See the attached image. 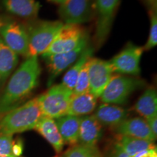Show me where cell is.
<instances>
[{
    "instance_id": "obj_24",
    "label": "cell",
    "mask_w": 157,
    "mask_h": 157,
    "mask_svg": "<svg viewBox=\"0 0 157 157\" xmlns=\"http://www.w3.org/2000/svg\"><path fill=\"white\" fill-rule=\"evenodd\" d=\"M63 157H103V154L97 146L76 143L71 146Z\"/></svg>"
},
{
    "instance_id": "obj_34",
    "label": "cell",
    "mask_w": 157,
    "mask_h": 157,
    "mask_svg": "<svg viewBox=\"0 0 157 157\" xmlns=\"http://www.w3.org/2000/svg\"><path fill=\"white\" fill-rule=\"evenodd\" d=\"M4 23H5L3 22V21H2V20H1V19H0V28H1V27L2 26V25L4 24Z\"/></svg>"
},
{
    "instance_id": "obj_32",
    "label": "cell",
    "mask_w": 157,
    "mask_h": 157,
    "mask_svg": "<svg viewBox=\"0 0 157 157\" xmlns=\"http://www.w3.org/2000/svg\"><path fill=\"white\" fill-rule=\"evenodd\" d=\"M0 157H22V156H17V155H15V154H12V155H9V156H0Z\"/></svg>"
},
{
    "instance_id": "obj_27",
    "label": "cell",
    "mask_w": 157,
    "mask_h": 157,
    "mask_svg": "<svg viewBox=\"0 0 157 157\" xmlns=\"http://www.w3.org/2000/svg\"><path fill=\"white\" fill-rule=\"evenodd\" d=\"M88 62V61H87ZM87 62L84 65L73 89V95H81V94L90 93V82L88 76Z\"/></svg>"
},
{
    "instance_id": "obj_25",
    "label": "cell",
    "mask_w": 157,
    "mask_h": 157,
    "mask_svg": "<svg viewBox=\"0 0 157 157\" xmlns=\"http://www.w3.org/2000/svg\"><path fill=\"white\" fill-rule=\"evenodd\" d=\"M21 145L16 144L13 135H0V156H6L15 154L21 156Z\"/></svg>"
},
{
    "instance_id": "obj_17",
    "label": "cell",
    "mask_w": 157,
    "mask_h": 157,
    "mask_svg": "<svg viewBox=\"0 0 157 157\" xmlns=\"http://www.w3.org/2000/svg\"><path fill=\"white\" fill-rule=\"evenodd\" d=\"M81 117L66 115L56 119L58 129L65 144L73 146L78 143Z\"/></svg>"
},
{
    "instance_id": "obj_19",
    "label": "cell",
    "mask_w": 157,
    "mask_h": 157,
    "mask_svg": "<svg viewBox=\"0 0 157 157\" xmlns=\"http://www.w3.org/2000/svg\"><path fill=\"white\" fill-rule=\"evenodd\" d=\"M97 99L90 93L73 95L71 99L67 115L82 117L90 114L96 109Z\"/></svg>"
},
{
    "instance_id": "obj_1",
    "label": "cell",
    "mask_w": 157,
    "mask_h": 157,
    "mask_svg": "<svg viewBox=\"0 0 157 157\" xmlns=\"http://www.w3.org/2000/svg\"><path fill=\"white\" fill-rule=\"evenodd\" d=\"M40 74L38 57L26 58L10 78L0 97V115L19 106L30 95L38 85Z\"/></svg>"
},
{
    "instance_id": "obj_13",
    "label": "cell",
    "mask_w": 157,
    "mask_h": 157,
    "mask_svg": "<svg viewBox=\"0 0 157 157\" xmlns=\"http://www.w3.org/2000/svg\"><path fill=\"white\" fill-rule=\"evenodd\" d=\"M113 129L116 135H126L151 142H154L156 139L149 129L146 119L141 117L127 118L126 120L115 127Z\"/></svg>"
},
{
    "instance_id": "obj_3",
    "label": "cell",
    "mask_w": 157,
    "mask_h": 157,
    "mask_svg": "<svg viewBox=\"0 0 157 157\" xmlns=\"http://www.w3.org/2000/svg\"><path fill=\"white\" fill-rule=\"evenodd\" d=\"M73 91L59 84L50 86L44 93L36 97L42 115L53 119L67 115Z\"/></svg>"
},
{
    "instance_id": "obj_10",
    "label": "cell",
    "mask_w": 157,
    "mask_h": 157,
    "mask_svg": "<svg viewBox=\"0 0 157 157\" xmlns=\"http://www.w3.org/2000/svg\"><path fill=\"white\" fill-rule=\"evenodd\" d=\"M58 14L64 24L89 22L94 15L91 0H67L60 5Z\"/></svg>"
},
{
    "instance_id": "obj_15",
    "label": "cell",
    "mask_w": 157,
    "mask_h": 157,
    "mask_svg": "<svg viewBox=\"0 0 157 157\" xmlns=\"http://www.w3.org/2000/svg\"><path fill=\"white\" fill-rule=\"evenodd\" d=\"M102 136V125L93 115L81 117L78 143L88 146H97Z\"/></svg>"
},
{
    "instance_id": "obj_22",
    "label": "cell",
    "mask_w": 157,
    "mask_h": 157,
    "mask_svg": "<svg viewBox=\"0 0 157 157\" xmlns=\"http://www.w3.org/2000/svg\"><path fill=\"white\" fill-rule=\"evenodd\" d=\"M115 141L129 157H134L139 153L155 146L151 141L121 135H116Z\"/></svg>"
},
{
    "instance_id": "obj_29",
    "label": "cell",
    "mask_w": 157,
    "mask_h": 157,
    "mask_svg": "<svg viewBox=\"0 0 157 157\" xmlns=\"http://www.w3.org/2000/svg\"><path fill=\"white\" fill-rule=\"evenodd\" d=\"M147 124H148L149 129H151V132L154 134L155 137L157 136V116L150 117L146 119Z\"/></svg>"
},
{
    "instance_id": "obj_11",
    "label": "cell",
    "mask_w": 157,
    "mask_h": 157,
    "mask_svg": "<svg viewBox=\"0 0 157 157\" xmlns=\"http://www.w3.org/2000/svg\"><path fill=\"white\" fill-rule=\"evenodd\" d=\"M90 93L100 98L109 84L113 71L109 61L92 57L87 62Z\"/></svg>"
},
{
    "instance_id": "obj_23",
    "label": "cell",
    "mask_w": 157,
    "mask_h": 157,
    "mask_svg": "<svg viewBox=\"0 0 157 157\" xmlns=\"http://www.w3.org/2000/svg\"><path fill=\"white\" fill-rule=\"evenodd\" d=\"M17 63L18 56L8 48L0 37V81H5Z\"/></svg>"
},
{
    "instance_id": "obj_6",
    "label": "cell",
    "mask_w": 157,
    "mask_h": 157,
    "mask_svg": "<svg viewBox=\"0 0 157 157\" xmlns=\"http://www.w3.org/2000/svg\"><path fill=\"white\" fill-rule=\"evenodd\" d=\"M90 37L88 34L84 37L79 44L73 50L63 53L50 55L42 56L45 63L48 66L49 77L48 85L52 86L54 80L66 68L70 67L79 58L83 51L89 45Z\"/></svg>"
},
{
    "instance_id": "obj_18",
    "label": "cell",
    "mask_w": 157,
    "mask_h": 157,
    "mask_svg": "<svg viewBox=\"0 0 157 157\" xmlns=\"http://www.w3.org/2000/svg\"><path fill=\"white\" fill-rule=\"evenodd\" d=\"M2 4L9 13L24 18L36 17L41 7L36 0H2Z\"/></svg>"
},
{
    "instance_id": "obj_35",
    "label": "cell",
    "mask_w": 157,
    "mask_h": 157,
    "mask_svg": "<svg viewBox=\"0 0 157 157\" xmlns=\"http://www.w3.org/2000/svg\"><path fill=\"white\" fill-rule=\"evenodd\" d=\"M55 157H59V156H55Z\"/></svg>"
},
{
    "instance_id": "obj_9",
    "label": "cell",
    "mask_w": 157,
    "mask_h": 157,
    "mask_svg": "<svg viewBox=\"0 0 157 157\" xmlns=\"http://www.w3.org/2000/svg\"><path fill=\"white\" fill-rule=\"evenodd\" d=\"M143 52V47L129 42L119 54L109 61L113 73L139 75L140 73V63Z\"/></svg>"
},
{
    "instance_id": "obj_26",
    "label": "cell",
    "mask_w": 157,
    "mask_h": 157,
    "mask_svg": "<svg viewBox=\"0 0 157 157\" xmlns=\"http://www.w3.org/2000/svg\"><path fill=\"white\" fill-rule=\"evenodd\" d=\"M150 31L148 40L144 46L143 47V50H150L154 48L157 44V13L156 6H153L150 11Z\"/></svg>"
},
{
    "instance_id": "obj_2",
    "label": "cell",
    "mask_w": 157,
    "mask_h": 157,
    "mask_svg": "<svg viewBox=\"0 0 157 157\" xmlns=\"http://www.w3.org/2000/svg\"><path fill=\"white\" fill-rule=\"evenodd\" d=\"M37 98L0 115V135H13L34 129L42 117Z\"/></svg>"
},
{
    "instance_id": "obj_14",
    "label": "cell",
    "mask_w": 157,
    "mask_h": 157,
    "mask_svg": "<svg viewBox=\"0 0 157 157\" xmlns=\"http://www.w3.org/2000/svg\"><path fill=\"white\" fill-rule=\"evenodd\" d=\"M93 116L101 125L114 128L126 120L129 112L119 105L103 103L97 108Z\"/></svg>"
},
{
    "instance_id": "obj_4",
    "label": "cell",
    "mask_w": 157,
    "mask_h": 157,
    "mask_svg": "<svg viewBox=\"0 0 157 157\" xmlns=\"http://www.w3.org/2000/svg\"><path fill=\"white\" fill-rule=\"evenodd\" d=\"M144 80L122 75H113L109 84L100 96L104 103L124 105L131 94L146 86Z\"/></svg>"
},
{
    "instance_id": "obj_16",
    "label": "cell",
    "mask_w": 157,
    "mask_h": 157,
    "mask_svg": "<svg viewBox=\"0 0 157 157\" xmlns=\"http://www.w3.org/2000/svg\"><path fill=\"white\" fill-rule=\"evenodd\" d=\"M34 129L50 143L57 153L62 151L65 143L59 132L55 119L42 116Z\"/></svg>"
},
{
    "instance_id": "obj_7",
    "label": "cell",
    "mask_w": 157,
    "mask_h": 157,
    "mask_svg": "<svg viewBox=\"0 0 157 157\" xmlns=\"http://www.w3.org/2000/svg\"><path fill=\"white\" fill-rule=\"evenodd\" d=\"M119 2L120 0H96L95 13L97 21L95 41L96 46L98 48L104 44L109 36Z\"/></svg>"
},
{
    "instance_id": "obj_12",
    "label": "cell",
    "mask_w": 157,
    "mask_h": 157,
    "mask_svg": "<svg viewBox=\"0 0 157 157\" xmlns=\"http://www.w3.org/2000/svg\"><path fill=\"white\" fill-rule=\"evenodd\" d=\"M0 37L17 56L29 57L28 30L17 22L5 23L0 28Z\"/></svg>"
},
{
    "instance_id": "obj_20",
    "label": "cell",
    "mask_w": 157,
    "mask_h": 157,
    "mask_svg": "<svg viewBox=\"0 0 157 157\" xmlns=\"http://www.w3.org/2000/svg\"><path fill=\"white\" fill-rule=\"evenodd\" d=\"M135 110L145 119L157 116V92L154 87L145 90L135 105Z\"/></svg>"
},
{
    "instance_id": "obj_30",
    "label": "cell",
    "mask_w": 157,
    "mask_h": 157,
    "mask_svg": "<svg viewBox=\"0 0 157 157\" xmlns=\"http://www.w3.org/2000/svg\"><path fill=\"white\" fill-rule=\"evenodd\" d=\"M134 157H157L156 147L154 146L151 148H149L148 150L139 153Z\"/></svg>"
},
{
    "instance_id": "obj_33",
    "label": "cell",
    "mask_w": 157,
    "mask_h": 157,
    "mask_svg": "<svg viewBox=\"0 0 157 157\" xmlns=\"http://www.w3.org/2000/svg\"><path fill=\"white\" fill-rule=\"evenodd\" d=\"M147 1L148 2H151V3H152L153 5H156V0H147Z\"/></svg>"
},
{
    "instance_id": "obj_21",
    "label": "cell",
    "mask_w": 157,
    "mask_h": 157,
    "mask_svg": "<svg viewBox=\"0 0 157 157\" xmlns=\"http://www.w3.org/2000/svg\"><path fill=\"white\" fill-rule=\"evenodd\" d=\"M93 47L88 45L85 50L83 51V52L81 54V56H79V58L73 64V66L70 67L69 69L67 71V72L63 78L61 84H63L65 87L73 91V89L74 88V86H75L76 80H77L80 72H81L84 65L86 64V63L93 57Z\"/></svg>"
},
{
    "instance_id": "obj_8",
    "label": "cell",
    "mask_w": 157,
    "mask_h": 157,
    "mask_svg": "<svg viewBox=\"0 0 157 157\" xmlns=\"http://www.w3.org/2000/svg\"><path fill=\"white\" fill-rule=\"evenodd\" d=\"M87 34V33L79 25L64 24L56 35L53 42L42 56L73 50Z\"/></svg>"
},
{
    "instance_id": "obj_28",
    "label": "cell",
    "mask_w": 157,
    "mask_h": 157,
    "mask_svg": "<svg viewBox=\"0 0 157 157\" xmlns=\"http://www.w3.org/2000/svg\"><path fill=\"white\" fill-rule=\"evenodd\" d=\"M103 157H129L122 148L114 141L105 151Z\"/></svg>"
},
{
    "instance_id": "obj_31",
    "label": "cell",
    "mask_w": 157,
    "mask_h": 157,
    "mask_svg": "<svg viewBox=\"0 0 157 157\" xmlns=\"http://www.w3.org/2000/svg\"><path fill=\"white\" fill-rule=\"evenodd\" d=\"M50 2L54 3V4H58V5H62L63 3H64L65 2H66L67 0H48Z\"/></svg>"
},
{
    "instance_id": "obj_5",
    "label": "cell",
    "mask_w": 157,
    "mask_h": 157,
    "mask_svg": "<svg viewBox=\"0 0 157 157\" xmlns=\"http://www.w3.org/2000/svg\"><path fill=\"white\" fill-rule=\"evenodd\" d=\"M63 25L60 21H40L31 25L28 29L29 57L42 56Z\"/></svg>"
}]
</instances>
